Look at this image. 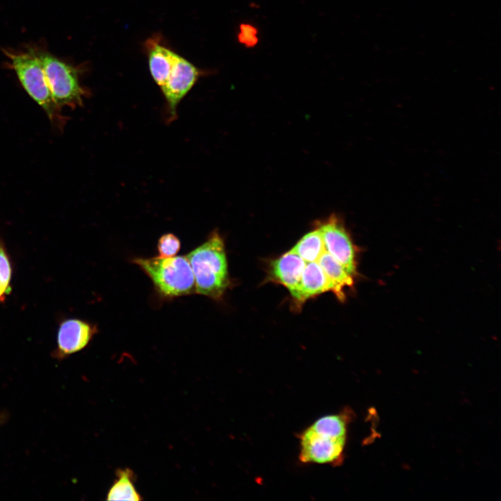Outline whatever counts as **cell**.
Returning <instances> with one entry per match:
<instances>
[{"label":"cell","mask_w":501,"mask_h":501,"mask_svg":"<svg viewBox=\"0 0 501 501\" xmlns=\"http://www.w3.org/2000/svg\"><path fill=\"white\" fill-rule=\"evenodd\" d=\"M186 256L193 273L196 292L221 299L230 281L225 246L219 233L214 232Z\"/></svg>","instance_id":"6da1fadb"},{"label":"cell","mask_w":501,"mask_h":501,"mask_svg":"<svg viewBox=\"0 0 501 501\" xmlns=\"http://www.w3.org/2000/svg\"><path fill=\"white\" fill-rule=\"evenodd\" d=\"M134 262L165 296H179L196 292L193 273L186 256L136 258Z\"/></svg>","instance_id":"7a4b0ae2"},{"label":"cell","mask_w":501,"mask_h":501,"mask_svg":"<svg viewBox=\"0 0 501 501\" xmlns=\"http://www.w3.org/2000/svg\"><path fill=\"white\" fill-rule=\"evenodd\" d=\"M21 84L30 97L45 111L51 123L61 127L65 118L55 103L49 88L42 65L33 50L26 53L6 52Z\"/></svg>","instance_id":"3957f363"},{"label":"cell","mask_w":501,"mask_h":501,"mask_svg":"<svg viewBox=\"0 0 501 501\" xmlns=\"http://www.w3.org/2000/svg\"><path fill=\"white\" fill-rule=\"evenodd\" d=\"M36 54L42 65L55 103L61 109L82 106L88 93L79 82L78 69L47 52Z\"/></svg>","instance_id":"277c9868"},{"label":"cell","mask_w":501,"mask_h":501,"mask_svg":"<svg viewBox=\"0 0 501 501\" xmlns=\"http://www.w3.org/2000/svg\"><path fill=\"white\" fill-rule=\"evenodd\" d=\"M345 443L346 438H335L308 427L300 436V461L305 463H338Z\"/></svg>","instance_id":"5b68a950"},{"label":"cell","mask_w":501,"mask_h":501,"mask_svg":"<svg viewBox=\"0 0 501 501\" xmlns=\"http://www.w3.org/2000/svg\"><path fill=\"white\" fill-rule=\"evenodd\" d=\"M326 251L353 277L357 274L356 250L344 223L335 214L320 223Z\"/></svg>","instance_id":"8992f818"},{"label":"cell","mask_w":501,"mask_h":501,"mask_svg":"<svg viewBox=\"0 0 501 501\" xmlns=\"http://www.w3.org/2000/svg\"><path fill=\"white\" fill-rule=\"evenodd\" d=\"M200 74V70L194 65L177 54L167 80L161 88L167 104L168 122L177 118L178 104L194 86Z\"/></svg>","instance_id":"52a82bcc"},{"label":"cell","mask_w":501,"mask_h":501,"mask_svg":"<svg viewBox=\"0 0 501 501\" xmlns=\"http://www.w3.org/2000/svg\"><path fill=\"white\" fill-rule=\"evenodd\" d=\"M96 328L79 319H67L63 321L58 333L57 356L61 357L77 352L89 342Z\"/></svg>","instance_id":"ba28073f"},{"label":"cell","mask_w":501,"mask_h":501,"mask_svg":"<svg viewBox=\"0 0 501 501\" xmlns=\"http://www.w3.org/2000/svg\"><path fill=\"white\" fill-rule=\"evenodd\" d=\"M306 262L291 250L273 260L271 279L285 286L291 295L297 289Z\"/></svg>","instance_id":"9c48e42d"},{"label":"cell","mask_w":501,"mask_h":501,"mask_svg":"<svg viewBox=\"0 0 501 501\" xmlns=\"http://www.w3.org/2000/svg\"><path fill=\"white\" fill-rule=\"evenodd\" d=\"M326 292L334 293V287L317 262L306 263L300 283L292 294L301 304L308 299Z\"/></svg>","instance_id":"30bf717a"},{"label":"cell","mask_w":501,"mask_h":501,"mask_svg":"<svg viewBox=\"0 0 501 501\" xmlns=\"http://www.w3.org/2000/svg\"><path fill=\"white\" fill-rule=\"evenodd\" d=\"M317 262L332 283L335 295L340 301H344V289L353 285V277L327 251L320 256Z\"/></svg>","instance_id":"8fae6325"},{"label":"cell","mask_w":501,"mask_h":501,"mask_svg":"<svg viewBox=\"0 0 501 501\" xmlns=\"http://www.w3.org/2000/svg\"><path fill=\"white\" fill-rule=\"evenodd\" d=\"M306 263L317 262L326 251L324 240L318 228L305 234L291 249Z\"/></svg>","instance_id":"7c38bea8"},{"label":"cell","mask_w":501,"mask_h":501,"mask_svg":"<svg viewBox=\"0 0 501 501\" xmlns=\"http://www.w3.org/2000/svg\"><path fill=\"white\" fill-rule=\"evenodd\" d=\"M107 500H142L134 485V473L129 469L119 470L117 479L107 494Z\"/></svg>","instance_id":"4fadbf2b"},{"label":"cell","mask_w":501,"mask_h":501,"mask_svg":"<svg viewBox=\"0 0 501 501\" xmlns=\"http://www.w3.org/2000/svg\"><path fill=\"white\" fill-rule=\"evenodd\" d=\"M347 421L344 414L324 415L315 420L309 427L339 438H346Z\"/></svg>","instance_id":"5bb4252c"},{"label":"cell","mask_w":501,"mask_h":501,"mask_svg":"<svg viewBox=\"0 0 501 501\" xmlns=\"http://www.w3.org/2000/svg\"><path fill=\"white\" fill-rule=\"evenodd\" d=\"M180 246V241L175 235L171 233L165 234L159 238L158 241L159 256L173 257L179 252Z\"/></svg>","instance_id":"9a60e30c"},{"label":"cell","mask_w":501,"mask_h":501,"mask_svg":"<svg viewBox=\"0 0 501 501\" xmlns=\"http://www.w3.org/2000/svg\"><path fill=\"white\" fill-rule=\"evenodd\" d=\"M237 40L240 44L246 47L257 45L259 40L257 28L248 23L241 24L237 34Z\"/></svg>","instance_id":"2e32d148"},{"label":"cell","mask_w":501,"mask_h":501,"mask_svg":"<svg viewBox=\"0 0 501 501\" xmlns=\"http://www.w3.org/2000/svg\"><path fill=\"white\" fill-rule=\"evenodd\" d=\"M10 266L7 255L3 249L0 248V287L4 293L9 291L8 287L10 280Z\"/></svg>","instance_id":"e0dca14e"},{"label":"cell","mask_w":501,"mask_h":501,"mask_svg":"<svg viewBox=\"0 0 501 501\" xmlns=\"http://www.w3.org/2000/svg\"><path fill=\"white\" fill-rule=\"evenodd\" d=\"M6 415L4 414L0 415V426L5 422Z\"/></svg>","instance_id":"ac0fdd59"},{"label":"cell","mask_w":501,"mask_h":501,"mask_svg":"<svg viewBox=\"0 0 501 501\" xmlns=\"http://www.w3.org/2000/svg\"><path fill=\"white\" fill-rule=\"evenodd\" d=\"M3 293H4V292H3V290L1 289V288L0 287V296H1Z\"/></svg>","instance_id":"d6986e66"}]
</instances>
